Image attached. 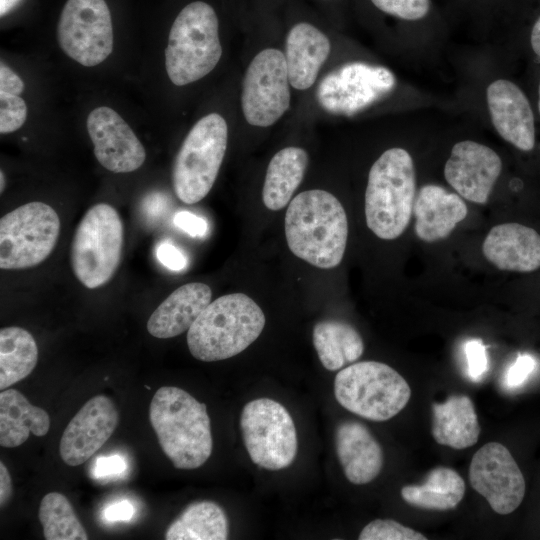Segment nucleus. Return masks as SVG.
Segmentation results:
<instances>
[{
	"instance_id": "obj_1",
	"label": "nucleus",
	"mask_w": 540,
	"mask_h": 540,
	"mask_svg": "<svg viewBox=\"0 0 540 540\" xmlns=\"http://www.w3.org/2000/svg\"><path fill=\"white\" fill-rule=\"evenodd\" d=\"M284 227L288 247L298 258L321 269L334 268L342 261L348 219L333 194L312 189L296 195L287 208Z\"/></svg>"
},
{
	"instance_id": "obj_2",
	"label": "nucleus",
	"mask_w": 540,
	"mask_h": 540,
	"mask_svg": "<svg viewBox=\"0 0 540 540\" xmlns=\"http://www.w3.org/2000/svg\"><path fill=\"white\" fill-rule=\"evenodd\" d=\"M150 423L165 455L177 469L202 466L211 456L213 440L206 405L174 386H163L149 407Z\"/></svg>"
},
{
	"instance_id": "obj_3",
	"label": "nucleus",
	"mask_w": 540,
	"mask_h": 540,
	"mask_svg": "<svg viewBox=\"0 0 540 540\" xmlns=\"http://www.w3.org/2000/svg\"><path fill=\"white\" fill-rule=\"evenodd\" d=\"M265 322L262 309L246 294L220 296L207 305L189 328V351L205 362L231 358L260 336Z\"/></svg>"
},
{
	"instance_id": "obj_4",
	"label": "nucleus",
	"mask_w": 540,
	"mask_h": 540,
	"mask_svg": "<svg viewBox=\"0 0 540 540\" xmlns=\"http://www.w3.org/2000/svg\"><path fill=\"white\" fill-rule=\"evenodd\" d=\"M416 198V174L409 152L384 151L373 163L365 191L368 228L380 239L394 240L407 228Z\"/></svg>"
},
{
	"instance_id": "obj_5",
	"label": "nucleus",
	"mask_w": 540,
	"mask_h": 540,
	"mask_svg": "<svg viewBox=\"0 0 540 540\" xmlns=\"http://www.w3.org/2000/svg\"><path fill=\"white\" fill-rule=\"evenodd\" d=\"M222 55L219 22L207 3L186 5L175 18L165 49V68L177 86L195 82L209 74Z\"/></svg>"
},
{
	"instance_id": "obj_6",
	"label": "nucleus",
	"mask_w": 540,
	"mask_h": 540,
	"mask_svg": "<svg viewBox=\"0 0 540 540\" xmlns=\"http://www.w3.org/2000/svg\"><path fill=\"white\" fill-rule=\"evenodd\" d=\"M334 395L346 410L368 420L382 422L403 410L411 397V389L389 365L361 361L337 373Z\"/></svg>"
},
{
	"instance_id": "obj_7",
	"label": "nucleus",
	"mask_w": 540,
	"mask_h": 540,
	"mask_svg": "<svg viewBox=\"0 0 540 540\" xmlns=\"http://www.w3.org/2000/svg\"><path fill=\"white\" fill-rule=\"evenodd\" d=\"M123 223L106 203L90 207L80 220L71 245V265L83 286L95 289L115 274L122 257Z\"/></svg>"
},
{
	"instance_id": "obj_8",
	"label": "nucleus",
	"mask_w": 540,
	"mask_h": 540,
	"mask_svg": "<svg viewBox=\"0 0 540 540\" xmlns=\"http://www.w3.org/2000/svg\"><path fill=\"white\" fill-rule=\"evenodd\" d=\"M228 127L218 113L198 120L185 137L174 160L172 184L176 196L194 204L207 196L225 156Z\"/></svg>"
},
{
	"instance_id": "obj_9",
	"label": "nucleus",
	"mask_w": 540,
	"mask_h": 540,
	"mask_svg": "<svg viewBox=\"0 0 540 540\" xmlns=\"http://www.w3.org/2000/svg\"><path fill=\"white\" fill-rule=\"evenodd\" d=\"M60 234L56 211L43 202L21 205L0 220V268L25 269L43 262Z\"/></svg>"
},
{
	"instance_id": "obj_10",
	"label": "nucleus",
	"mask_w": 540,
	"mask_h": 540,
	"mask_svg": "<svg viewBox=\"0 0 540 540\" xmlns=\"http://www.w3.org/2000/svg\"><path fill=\"white\" fill-rule=\"evenodd\" d=\"M244 445L251 460L267 470L290 466L298 442L293 419L279 402L259 398L248 402L241 413Z\"/></svg>"
},
{
	"instance_id": "obj_11",
	"label": "nucleus",
	"mask_w": 540,
	"mask_h": 540,
	"mask_svg": "<svg viewBox=\"0 0 540 540\" xmlns=\"http://www.w3.org/2000/svg\"><path fill=\"white\" fill-rule=\"evenodd\" d=\"M57 39L63 52L85 67L106 60L114 35L105 0H68L59 17Z\"/></svg>"
},
{
	"instance_id": "obj_12",
	"label": "nucleus",
	"mask_w": 540,
	"mask_h": 540,
	"mask_svg": "<svg viewBox=\"0 0 540 540\" xmlns=\"http://www.w3.org/2000/svg\"><path fill=\"white\" fill-rule=\"evenodd\" d=\"M290 99L285 55L274 48L260 51L243 79L241 105L246 121L253 126H271L288 110Z\"/></svg>"
},
{
	"instance_id": "obj_13",
	"label": "nucleus",
	"mask_w": 540,
	"mask_h": 540,
	"mask_svg": "<svg viewBox=\"0 0 540 540\" xmlns=\"http://www.w3.org/2000/svg\"><path fill=\"white\" fill-rule=\"evenodd\" d=\"M469 481L494 512L507 515L522 503L526 483L512 454L503 444L488 442L473 455Z\"/></svg>"
},
{
	"instance_id": "obj_14",
	"label": "nucleus",
	"mask_w": 540,
	"mask_h": 540,
	"mask_svg": "<svg viewBox=\"0 0 540 540\" xmlns=\"http://www.w3.org/2000/svg\"><path fill=\"white\" fill-rule=\"evenodd\" d=\"M395 83V76L385 67L349 63L322 80L318 99L331 112L353 114L380 100Z\"/></svg>"
},
{
	"instance_id": "obj_15",
	"label": "nucleus",
	"mask_w": 540,
	"mask_h": 540,
	"mask_svg": "<svg viewBox=\"0 0 540 540\" xmlns=\"http://www.w3.org/2000/svg\"><path fill=\"white\" fill-rule=\"evenodd\" d=\"M86 127L97 161L114 173H128L140 168L146 151L127 122L110 107L93 109Z\"/></svg>"
},
{
	"instance_id": "obj_16",
	"label": "nucleus",
	"mask_w": 540,
	"mask_h": 540,
	"mask_svg": "<svg viewBox=\"0 0 540 540\" xmlns=\"http://www.w3.org/2000/svg\"><path fill=\"white\" fill-rule=\"evenodd\" d=\"M501 170V158L492 148L476 141L463 140L452 147L444 166V177L463 199L484 204Z\"/></svg>"
},
{
	"instance_id": "obj_17",
	"label": "nucleus",
	"mask_w": 540,
	"mask_h": 540,
	"mask_svg": "<svg viewBox=\"0 0 540 540\" xmlns=\"http://www.w3.org/2000/svg\"><path fill=\"white\" fill-rule=\"evenodd\" d=\"M118 412L105 395L89 399L66 426L59 452L69 466H78L91 458L117 427Z\"/></svg>"
},
{
	"instance_id": "obj_18",
	"label": "nucleus",
	"mask_w": 540,
	"mask_h": 540,
	"mask_svg": "<svg viewBox=\"0 0 540 540\" xmlns=\"http://www.w3.org/2000/svg\"><path fill=\"white\" fill-rule=\"evenodd\" d=\"M486 101L492 124L501 138L519 150H532L534 114L520 87L510 80L497 79L488 85Z\"/></svg>"
},
{
	"instance_id": "obj_19",
	"label": "nucleus",
	"mask_w": 540,
	"mask_h": 540,
	"mask_svg": "<svg viewBox=\"0 0 540 540\" xmlns=\"http://www.w3.org/2000/svg\"><path fill=\"white\" fill-rule=\"evenodd\" d=\"M482 251L500 270L527 273L540 268V234L519 223L492 227L484 239Z\"/></svg>"
},
{
	"instance_id": "obj_20",
	"label": "nucleus",
	"mask_w": 540,
	"mask_h": 540,
	"mask_svg": "<svg viewBox=\"0 0 540 540\" xmlns=\"http://www.w3.org/2000/svg\"><path fill=\"white\" fill-rule=\"evenodd\" d=\"M413 213L416 236L424 242L433 243L448 237L466 218L468 209L459 194L441 185L426 184L416 195Z\"/></svg>"
},
{
	"instance_id": "obj_21",
	"label": "nucleus",
	"mask_w": 540,
	"mask_h": 540,
	"mask_svg": "<svg viewBox=\"0 0 540 540\" xmlns=\"http://www.w3.org/2000/svg\"><path fill=\"white\" fill-rule=\"evenodd\" d=\"M336 452L349 482L363 485L383 467V451L368 428L357 421L340 423L335 433Z\"/></svg>"
},
{
	"instance_id": "obj_22",
	"label": "nucleus",
	"mask_w": 540,
	"mask_h": 540,
	"mask_svg": "<svg viewBox=\"0 0 540 540\" xmlns=\"http://www.w3.org/2000/svg\"><path fill=\"white\" fill-rule=\"evenodd\" d=\"M330 49L328 37L318 28L306 22L295 24L287 34L284 54L290 85L297 90L310 88Z\"/></svg>"
},
{
	"instance_id": "obj_23",
	"label": "nucleus",
	"mask_w": 540,
	"mask_h": 540,
	"mask_svg": "<svg viewBox=\"0 0 540 540\" xmlns=\"http://www.w3.org/2000/svg\"><path fill=\"white\" fill-rule=\"evenodd\" d=\"M211 288L192 282L174 290L151 314L148 332L161 339L172 338L189 330L201 312L211 302Z\"/></svg>"
},
{
	"instance_id": "obj_24",
	"label": "nucleus",
	"mask_w": 540,
	"mask_h": 540,
	"mask_svg": "<svg viewBox=\"0 0 540 540\" xmlns=\"http://www.w3.org/2000/svg\"><path fill=\"white\" fill-rule=\"evenodd\" d=\"M431 433L438 444L453 449L475 445L480 425L472 400L466 395H450L443 403H433Z\"/></svg>"
},
{
	"instance_id": "obj_25",
	"label": "nucleus",
	"mask_w": 540,
	"mask_h": 540,
	"mask_svg": "<svg viewBox=\"0 0 540 540\" xmlns=\"http://www.w3.org/2000/svg\"><path fill=\"white\" fill-rule=\"evenodd\" d=\"M50 428L48 413L32 405L15 389L0 393V445L14 448L23 444L32 433L44 436Z\"/></svg>"
},
{
	"instance_id": "obj_26",
	"label": "nucleus",
	"mask_w": 540,
	"mask_h": 540,
	"mask_svg": "<svg viewBox=\"0 0 540 540\" xmlns=\"http://www.w3.org/2000/svg\"><path fill=\"white\" fill-rule=\"evenodd\" d=\"M308 154L299 147H286L270 160L262 190L264 205L272 211L284 208L301 184L308 166Z\"/></svg>"
},
{
	"instance_id": "obj_27",
	"label": "nucleus",
	"mask_w": 540,
	"mask_h": 540,
	"mask_svg": "<svg viewBox=\"0 0 540 540\" xmlns=\"http://www.w3.org/2000/svg\"><path fill=\"white\" fill-rule=\"evenodd\" d=\"M464 494L463 478L457 471L444 466L429 471L422 484L406 485L401 489V496L409 505L436 511L454 509Z\"/></svg>"
},
{
	"instance_id": "obj_28",
	"label": "nucleus",
	"mask_w": 540,
	"mask_h": 540,
	"mask_svg": "<svg viewBox=\"0 0 540 540\" xmlns=\"http://www.w3.org/2000/svg\"><path fill=\"white\" fill-rule=\"evenodd\" d=\"M313 344L322 365L329 371L355 362L364 351L359 332L350 324L338 320L318 322L313 329Z\"/></svg>"
},
{
	"instance_id": "obj_29",
	"label": "nucleus",
	"mask_w": 540,
	"mask_h": 540,
	"mask_svg": "<svg viewBox=\"0 0 540 540\" xmlns=\"http://www.w3.org/2000/svg\"><path fill=\"white\" fill-rule=\"evenodd\" d=\"M228 538V518L225 511L212 501L190 504L168 527L166 540H225Z\"/></svg>"
},
{
	"instance_id": "obj_30",
	"label": "nucleus",
	"mask_w": 540,
	"mask_h": 540,
	"mask_svg": "<svg viewBox=\"0 0 540 540\" xmlns=\"http://www.w3.org/2000/svg\"><path fill=\"white\" fill-rule=\"evenodd\" d=\"M38 347L32 334L21 327L0 330V389L26 378L35 368Z\"/></svg>"
},
{
	"instance_id": "obj_31",
	"label": "nucleus",
	"mask_w": 540,
	"mask_h": 540,
	"mask_svg": "<svg viewBox=\"0 0 540 540\" xmlns=\"http://www.w3.org/2000/svg\"><path fill=\"white\" fill-rule=\"evenodd\" d=\"M38 517L46 540L88 539L71 503L61 493L50 492L42 498Z\"/></svg>"
},
{
	"instance_id": "obj_32",
	"label": "nucleus",
	"mask_w": 540,
	"mask_h": 540,
	"mask_svg": "<svg viewBox=\"0 0 540 540\" xmlns=\"http://www.w3.org/2000/svg\"><path fill=\"white\" fill-rule=\"evenodd\" d=\"M359 540H426L420 532L392 519H376L360 532Z\"/></svg>"
},
{
	"instance_id": "obj_33",
	"label": "nucleus",
	"mask_w": 540,
	"mask_h": 540,
	"mask_svg": "<svg viewBox=\"0 0 540 540\" xmlns=\"http://www.w3.org/2000/svg\"><path fill=\"white\" fill-rule=\"evenodd\" d=\"M27 105L20 95L0 92V133L15 132L27 119Z\"/></svg>"
},
{
	"instance_id": "obj_34",
	"label": "nucleus",
	"mask_w": 540,
	"mask_h": 540,
	"mask_svg": "<svg viewBox=\"0 0 540 540\" xmlns=\"http://www.w3.org/2000/svg\"><path fill=\"white\" fill-rule=\"evenodd\" d=\"M386 14L403 20H419L424 18L430 9V0H371Z\"/></svg>"
},
{
	"instance_id": "obj_35",
	"label": "nucleus",
	"mask_w": 540,
	"mask_h": 540,
	"mask_svg": "<svg viewBox=\"0 0 540 540\" xmlns=\"http://www.w3.org/2000/svg\"><path fill=\"white\" fill-rule=\"evenodd\" d=\"M467 375L473 382H480L489 370L487 347L481 339L472 338L463 345Z\"/></svg>"
},
{
	"instance_id": "obj_36",
	"label": "nucleus",
	"mask_w": 540,
	"mask_h": 540,
	"mask_svg": "<svg viewBox=\"0 0 540 540\" xmlns=\"http://www.w3.org/2000/svg\"><path fill=\"white\" fill-rule=\"evenodd\" d=\"M537 368L536 358L529 353H521L506 369L503 385L508 390L518 389L524 385Z\"/></svg>"
},
{
	"instance_id": "obj_37",
	"label": "nucleus",
	"mask_w": 540,
	"mask_h": 540,
	"mask_svg": "<svg viewBox=\"0 0 540 540\" xmlns=\"http://www.w3.org/2000/svg\"><path fill=\"white\" fill-rule=\"evenodd\" d=\"M156 257L162 265L172 271H181L188 265V259L182 250L167 241L157 246Z\"/></svg>"
},
{
	"instance_id": "obj_38",
	"label": "nucleus",
	"mask_w": 540,
	"mask_h": 540,
	"mask_svg": "<svg viewBox=\"0 0 540 540\" xmlns=\"http://www.w3.org/2000/svg\"><path fill=\"white\" fill-rule=\"evenodd\" d=\"M176 227L187 233L191 237H204L207 233L208 225L204 218L189 211L177 212L173 217Z\"/></svg>"
},
{
	"instance_id": "obj_39",
	"label": "nucleus",
	"mask_w": 540,
	"mask_h": 540,
	"mask_svg": "<svg viewBox=\"0 0 540 540\" xmlns=\"http://www.w3.org/2000/svg\"><path fill=\"white\" fill-rule=\"evenodd\" d=\"M126 470V462L120 455L101 456L96 459L92 475L97 479L121 475Z\"/></svg>"
},
{
	"instance_id": "obj_40",
	"label": "nucleus",
	"mask_w": 540,
	"mask_h": 540,
	"mask_svg": "<svg viewBox=\"0 0 540 540\" xmlns=\"http://www.w3.org/2000/svg\"><path fill=\"white\" fill-rule=\"evenodd\" d=\"M23 80L3 61L0 63V92L20 95L24 90Z\"/></svg>"
},
{
	"instance_id": "obj_41",
	"label": "nucleus",
	"mask_w": 540,
	"mask_h": 540,
	"mask_svg": "<svg viewBox=\"0 0 540 540\" xmlns=\"http://www.w3.org/2000/svg\"><path fill=\"white\" fill-rule=\"evenodd\" d=\"M134 512V507L128 500H121L107 506L103 516L109 522H124L131 520Z\"/></svg>"
},
{
	"instance_id": "obj_42",
	"label": "nucleus",
	"mask_w": 540,
	"mask_h": 540,
	"mask_svg": "<svg viewBox=\"0 0 540 540\" xmlns=\"http://www.w3.org/2000/svg\"><path fill=\"white\" fill-rule=\"evenodd\" d=\"M12 496V480L8 469L0 462V504L4 507Z\"/></svg>"
},
{
	"instance_id": "obj_43",
	"label": "nucleus",
	"mask_w": 540,
	"mask_h": 540,
	"mask_svg": "<svg viewBox=\"0 0 540 540\" xmlns=\"http://www.w3.org/2000/svg\"><path fill=\"white\" fill-rule=\"evenodd\" d=\"M530 43L534 53L538 57H540V16L533 25L530 36Z\"/></svg>"
},
{
	"instance_id": "obj_44",
	"label": "nucleus",
	"mask_w": 540,
	"mask_h": 540,
	"mask_svg": "<svg viewBox=\"0 0 540 540\" xmlns=\"http://www.w3.org/2000/svg\"><path fill=\"white\" fill-rule=\"evenodd\" d=\"M22 0H0V16L3 17L12 11Z\"/></svg>"
},
{
	"instance_id": "obj_45",
	"label": "nucleus",
	"mask_w": 540,
	"mask_h": 540,
	"mask_svg": "<svg viewBox=\"0 0 540 540\" xmlns=\"http://www.w3.org/2000/svg\"><path fill=\"white\" fill-rule=\"evenodd\" d=\"M0 184H1L0 192L2 193L5 187V178H4V173L2 170L0 171Z\"/></svg>"
},
{
	"instance_id": "obj_46",
	"label": "nucleus",
	"mask_w": 540,
	"mask_h": 540,
	"mask_svg": "<svg viewBox=\"0 0 540 540\" xmlns=\"http://www.w3.org/2000/svg\"><path fill=\"white\" fill-rule=\"evenodd\" d=\"M538 110L540 113V83H539V88H538Z\"/></svg>"
}]
</instances>
